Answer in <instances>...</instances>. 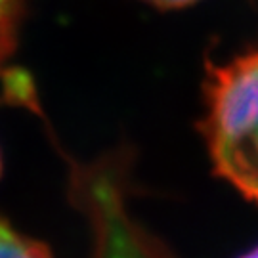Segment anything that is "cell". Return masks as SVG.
<instances>
[{
	"instance_id": "cell-3",
	"label": "cell",
	"mask_w": 258,
	"mask_h": 258,
	"mask_svg": "<svg viewBox=\"0 0 258 258\" xmlns=\"http://www.w3.org/2000/svg\"><path fill=\"white\" fill-rule=\"evenodd\" d=\"M23 16V0H0V75L18 48L19 23Z\"/></svg>"
},
{
	"instance_id": "cell-7",
	"label": "cell",
	"mask_w": 258,
	"mask_h": 258,
	"mask_svg": "<svg viewBox=\"0 0 258 258\" xmlns=\"http://www.w3.org/2000/svg\"><path fill=\"white\" fill-rule=\"evenodd\" d=\"M0 170H2V161H0Z\"/></svg>"
},
{
	"instance_id": "cell-5",
	"label": "cell",
	"mask_w": 258,
	"mask_h": 258,
	"mask_svg": "<svg viewBox=\"0 0 258 258\" xmlns=\"http://www.w3.org/2000/svg\"><path fill=\"white\" fill-rule=\"evenodd\" d=\"M146 2L159 6V8H184V6H189L199 0H146Z\"/></svg>"
},
{
	"instance_id": "cell-2",
	"label": "cell",
	"mask_w": 258,
	"mask_h": 258,
	"mask_svg": "<svg viewBox=\"0 0 258 258\" xmlns=\"http://www.w3.org/2000/svg\"><path fill=\"white\" fill-rule=\"evenodd\" d=\"M124 153H111L96 165H71L69 195L90 216L98 254H168L161 241L140 230L126 216Z\"/></svg>"
},
{
	"instance_id": "cell-1",
	"label": "cell",
	"mask_w": 258,
	"mask_h": 258,
	"mask_svg": "<svg viewBox=\"0 0 258 258\" xmlns=\"http://www.w3.org/2000/svg\"><path fill=\"white\" fill-rule=\"evenodd\" d=\"M199 130L214 166L258 205V44L224 63H207Z\"/></svg>"
},
{
	"instance_id": "cell-4",
	"label": "cell",
	"mask_w": 258,
	"mask_h": 258,
	"mask_svg": "<svg viewBox=\"0 0 258 258\" xmlns=\"http://www.w3.org/2000/svg\"><path fill=\"white\" fill-rule=\"evenodd\" d=\"M46 254H50L46 243L19 233L12 224L0 216V256H46Z\"/></svg>"
},
{
	"instance_id": "cell-6",
	"label": "cell",
	"mask_w": 258,
	"mask_h": 258,
	"mask_svg": "<svg viewBox=\"0 0 258 258\" xmlns=\"http://www.w3.org/2000/svg\"><path fill=\"white\" fill-rule=\"evenodd\" d=\"M247 256H258V247H254L252 250H249V252H247Z\"/></svg>"
}]
</instances>
